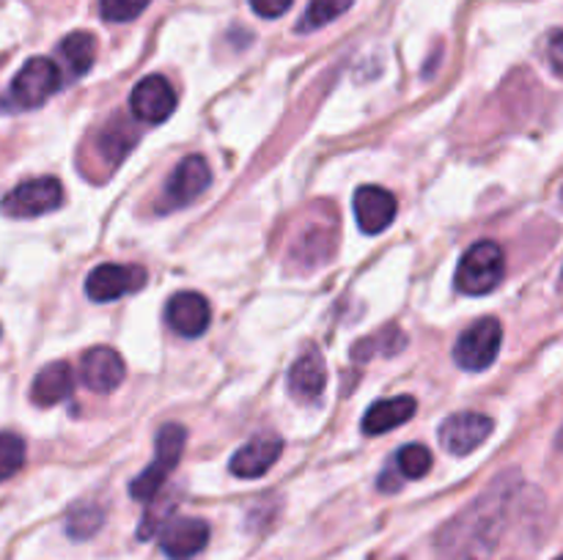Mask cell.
<instances>
[{"label":"cell","instance_id":"24","mask_svg":"<svg viewBox=\"0 0 563 560\" xmlns=\"http://www.w3.org/2000/svg\"><path fill=\"white\" fill-rule=\"evenodd\" d=\"M25 464V443L16 434L0 432V481H9Z\"/></svg>","mask_w":563,"mask_h":560},{"label":"cell","instance_id":"20","mask_svg":"<svg viewBox=\"0 0 563 560\" xmlns=\"http://www.w3.org/2000/svg\"><path fill=\"white\" fill-rule=\"evenodd\" d=\"M405 346V335H401L399 327H385L379 329L374 338H363L357 340L355 346V360H366V357H377V355H394V351H401Z\"/></svg>","mask_w":563,"mask_h":560},{"label":"cell","instance_id":"15","mask_svg":"<svg viewBox=\"0 0 563 560\" xmlns=\"http://www.w3.org/2000/svg\"><path fill=\"white\" fill-rule=\"evenodd\" d=\"M284 453V443L278 437H256L231 456L229 470L236 478H262Z\"/></svg>","mask_w":563,"mask_h":560},{"label":"cell","instance_id":"7","mask_svg":"<svg viewBox=\"0 0 563 560\" xmlns=\"http://www.w3.org/2000/svg\"><path fill=\"white\" fill-rule=\"evenodd\" d=\"M146 285V269L137 264H102L86 278V294L93 302H113Z\"/></svg>","mask_w":563,"mask_h":560},{"label":"cell","instance_id":"21","mask_svg":"<svg viewBox=\"0 0 563 560\" xmlns=\"http://www.w3.org/2000/svg\"><path fill=\"white\" fill-rule=\"evenodd\" d=\"M102 519L104 514L99 505L80 503L69 511V516H66V533H69L71 538H77V541H82V538H91L93 533L102 527Z\"/></svg>","mask_w":563,"mask_h":560},{"label":"cell","instance_id":"30","mask_svg":"<svg viewBox=\"0 0 563 560\" xmlns=\"http://www.w3.org/2000/svg\"><path fill=\"white\" fill-rule=\"evenodd\" d=\"M555 560H563V555H561V558H555Z\"/></svg>","mask_w":563,"mask_h":560},{"label":"cell","instance_id":"5","mask_svg":"<svg viewBox=\"0 0 563 560\" xmlns=\"http://www.w3.org/2000/svg\"><path fill=\"white\" fill-rule=\"evenodd\" d=\"M500 344H504V327H500L498 318H478V322L471 324V327L460 335V340H456V366L465 368V371H484V368H489L495 362Z\"/></svg>","mask_w":563,"mask_h":560},{"label":"cell","instance_id":"4","mask_svg":"<svg viewBox=\"0 0 563 560\" xmlns=\"http://www.w3.org/2000/svg\"><path fill=\"white\" fill-rule=\"evenodd\" d=\"M60 88V69L49 58H31L11 80L3 97L5 110H33L47 102Z\"/></svg>","mask_w":563,"mask_h":560},{"label":"cell","instance_id":"19","mask_svg":"<svg viewBox=\"0 0 563 560\" xmlns=\"http://www.w3.org/2000/svg\"><path fill=\"white\" fill-rule=\"evenodd\" d=\"M60 58H64V66L69 69L71 77H82L93 66V58H97V38L91 33H69V36L60 42L58 47Z\"/></svg>","mask_w":563,"mask_h":560},{"label":"cell","instance_id":"6","mask_svg":"<svg viewBox=\"0 0 563 560\" xmlns=\"http://www.w3.org/2000/svg\"><path fill=\"white\" fill-rule=\"evenodd\" d=\"M64 203V187L53 176L27 179L16 184L9 195L0 201V212L9 217H38V214L55 212Z\"/></svg>","mask_w":563,"mask_h":560},{"label":"cell","instance_id":"25","mask_svg":"<svg viewBox=\"0 0 563 560\" xmlns=\"http://www.w3.org/2000/svg\"><path fill=\"white\" fill-rule=\"evenodd\" d=\"M132 146V137H126V130L124 126L115 121V124H110L108 130L99 135V152L104 154V157H110V163H119L121 157H124L126 152H130Z\"/></svg>","mask_w":563,"mask_h":560},{"label":"cell","instance_id":"26","mask_svg":"<svg viewBox=\"0 0 563 560\" xmlns=\"http://www.w3.org/2000/svg\"><path fill=\"white\" fill-rule=\"evenodd\" d=\"M152 0H99V11L108 22H130L146 11Z\"/></svg>","mask_w":563,"mask_h":560},{"label":"cell","instance_id":"14","mask_svg":"<svg viewBox=\"0 0 563 560\" xmlns=\"http://www.w3.org/2000/svg\"><path fill=\"white\" fill-rule=\"evenodd\" d=\"M124 360L110 346H93V349H88L82 355L80 377L86 382V388L93 390V393H110V390H115L124 382Z\"/></svg>","mask_w":563,"mask_h":560},{"label":"cell","instance_id":"17","mask_svg":"<svg viewBox=\"0 0 563 560\" xmlns=\"http://www.w3.org/2000/svg\"><path fill=\"white\" fill-rule=\"evenodd\" d=\"M324 382H328V371H324L322 355L317 349H308L289 371L291 395L302 401V404H311V401L322 395Z\"/></svg>","mask_w":563,"mask_h":560},{"label":"cell","instance_id":"11","mask_svg":"<svg viewBox=\"0 0 563 560\" xmlns=\"http://www.w3.org/2000/svg\"><path fill=\"white\" fill-rule=\"evenodd\" d=\"M209 544V525L203 519L181 516L168 519V525L159 530V547L170 560H192Z\"/></svg>","mask_w":563,"mask_h":560},{"label":"cell","instance_id":"29","mask_svg":"<svg viewBox=\"0 0 563 560\" xmlns=\"http://www.w3.org/2000/svg\"><path fill=\"white\" fill-rule=\"evenodd\" d=\"M559 445H561V450H563V428H561V437H559Z\"/></svg>","mask_w":563,"mask_h":560},{"label":"cell","instance_id":"16","mask_svg":"<svg viewBox=\"0 0 563 560\" xmlns=\"http://www.w3.org/2000/svg\"><path fill=\"white\" fill-rule=\"evenodd\" d=\"M418 401L412 395H394V399H383L377 404H372L363 415V434L368 437H379V434L390 432V428H399L416 415Z\"/></svg>","mask_w":563,"mask_h":560},{"label":"cell","instance_id":"9","mask_svg":"<svg viewBox=\"0 0 563 560\" xmlns=\"http://www.w3.org/2000/svg\"><path fill=\"white\" fill-rule=\"evenodd\" d=\"M209 181H212V170H209L207 159H203L201 154H190V157H185L176 165L168 184H165V206H187V203H192L203 190H207Z\"/></svg>","mask_w":563,"mask_h":560},{"label":"cell","instance_id":"13","mask_svg":"<svg viewBox=\"0 0 563 560\" xmlns=\"http://www.w3.org/2000/svg\"><path fill=\"white\" fill-rule=\"evenodd\" d=\"M396 209H399L396 195L385 190V187H377V184L357 187L355 217L363 234H379V231L388 228L396 217Z\"/></svg>","mask_w":563,"mask_h":560},{"label":"cell","instance_id":"8","mask_svg":"<svg viewBox=\"0 0 563 560\" xmlns=\"http://www.w3.org/2000/svg\"><path fill=\"white\" fill-rule=\"evenodd\" d=\"M493 417L482 412H456L440 426V443L451 456H467L493 434Z\"/></svg>","mask_w":563,"mask_h":560},{"label":"cell","instance_id":"1","mask_svg":"<svg viewBox=\"0 0 563 560\" xmlns=\"http://www.w3.org/2000/svg\"><path fill=\"white\" fill-rule=\"evenodd\" d=\"M511 492H515L511 475H498V481L445 530V552H451L454 560H487L504 527Z\"/></svg>","mask_w":563,"mask_h":560},{"label":"cell","instance_id":"27","mask_svg":"<svg viewBox=\"0 0 563 560\" xmlns=\"http://www.w3.org/2000/svg\"><path fill=\"white\" fill-rule=\"evenodd\" d=\"M291 3H295V0H251L253 11H256L258 16H267V20L286 14V11L291 9Z\"/></svg>","mask_w":563,"mask_h":560},{"label":"cell","instance_id":"22","mask_svg":"<svg viewBox=\"0 0 563 560\" xmlns=\"http://www.w3.org/2000/svg\"><path fill=\"white\" fill-rule=\"evenodd\" d=\"M350 5L352 0H311L306 14H302V20L297 22V31H317V27L339 20Z\"/></svg>","mask_w":563,"mask_h":560},{"label":"cell","instance_id":"2","mask_svg":"<svg viewBox=\"0 0 563 560\" xmlns=\"http://www.w3.org/2000/svg\"><path fill=\"white\" fill-rule=\"evenodd\" d=\"M187 443V428L179 426V423H165L157 432V443H154V461L141 472V475L132 481L130 494L141 503H152L159 494V489L165 486L170 472L179 464L181 453H185Z\"/></svg>","mask_w":563,"mask_h":560},{"label":"cell","instance_id":"18","mask_svg":"<svg viewBox=\"0 0 563 560\" xmlns=\"http://www.w3.org/2000/svg\"><path fill=\"white\" fill-rule=\"evenodd\" d=\"M71 384H75L71 368L66 362H49L33 379L31 401L36 406L58 404V401H64L71 393Z\"/></svg>","mask_w":563,"mask_h":560},{"label":"cell","instance_id":"10","mask_svg":"<svg viewBox=\"0 0 563 560\" xmlns=\"http://www.w3.org/2000/svg\"><path fill=\"white\" fill-rule=\"evenodd\" d=\"M132 115L143 124H163L170 113L176 110V93L165 77L152 75L143 77L135 88H132L130 97Z\"/></svg>","mask_w":563,"mask_h":560},{"label":"cell","instance_id":"3","mask_svg":"<svg viewBox=\"0 0 563 560\" xmlns=\"http://www.w3.org/2000/svg\"><path fill=\"white\" fill-rule=\"evenodd\" d=\"M504 272H506V258L498 242L493 239L476 242V245L467 247L465 256L460 258V269H456V289H460L462 294H471V296L489 294V291L500 285Z\"/></svg>","mask_w":563,"mask_h":560},{"label":"cell","instance_id":"28","mask_svg":"<svg viewBox=\"0 0 563 560\" xmlns=\"http://www.w3.org/2000/svg\"><path fill=\"white\" fill-rule=\"evenodd\" d=\"M548 60L553 66V71L563 77V31H555L553 36L548 38Z\"/></svg>","mask_w":563,"mask_h":560},{"label":"cell","instance_id":"12","mask_svg":"<svg viewBox=\"0 0 563 560\" xmlns=\"http://www.w3.org/2000/svg\"><path fill=\"white\" fill-rule=\"evenodd\" d=\"M209 318H212V307H209L207 296L196 294V291H179L170 296L168 307H165L168 327L185 338H198L207 333Z\"/></svg>","mask_w":563,"mask_h":560},{"label":"cell","instance_id":"23","mask_svg":"<svg viewBox=\"0 0 563 560\" xmlns=\"http://www.w3.org/2000/svg\"><path fill=\"white\" fill-rule=\"evenodd\" d=\"M396 464H399V472L407 481H416V478H423L432 470V453L423 445H405L396 453Z\"/></svg>","mask_w":563,"mask_h":560}]
</instances>
